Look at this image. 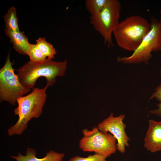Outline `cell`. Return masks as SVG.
<instances>
[{
	"instance_id": "cell-8",
	"label": "cell",
	"mask_w": 161,
	"mask_h": 161,
	"mask_svg": "<svg viewBox=\"0 0 161 161\" xmlns=\"http://www.w3.org/2000/svg\"><path fill=\"white\" fill-rule=\"evenodd\" d=\"M125 117L124 114L114 117L112 113L97 126L101 131L108 132L113 135L117 141V150L121 153H124L126 147L129 146L130 141L125 131L126 126L123 122Z\"/></svg>"
},
{
	"instance_id": "cell-11",
	"label": "cell",
	"mask_w": 161,
	"mask_h": 161,
	"mask_svg": "<svg viewBox=\"0 0 161 161\" xmlns=\"http://www.w3.org/2000/svg\"><path fill=\"white\" fill-rule=\"evenodd\" d=\"M4 31L5 35L10 38L14 49L20 54L27 55L30 44L24 32L12 31L6 29Z\"/></svg>"
},
{
	"instance_id": "cell-12",
	"label": "cell",
	"mask_w": 161,
	"mask_h": 161,
	"mask_svg": "<svg viewBox=\"0 0 161 161\" xmlns=\"http://www.w3.org/2000/svg\"><path fill=\"white\" fill-rule=\"evenodd\" d=\"M6 29L12 31H19L16 10L14 6L10 8L4 16Z\"/></svg>"
},
{
	"instance_id": "cell-17",
	"label": "cell",
	"mask_w": 161,
	"mask_h": 161,
	"mask_svg": "<svg viewBox=\"0 0 161 161\" xmlns=\"http://www.w3.org/2000/svg\"><path fill=\"white\" fill-rule=\"evenodd\" d=\"M107 158L105 156L95 153L89 155L86 157L76 156L71 158L68 161H106Z\"/></svg>"
},
{
	"instance_id": "cell-6",
	"label": "cell",
	"mask_w": 161,
	"mask_h": 161,
	"mask_svg": "<svg viewBox=\"0 0 161 161\" xmlns=\"http://www.w3.org/2000/svg\"><path fill=\"white\" fill-rule=\"evenodd\" d=\"M82 132L83 137L78 145L82 151L94 152L107 157L116 152L117 141L111 133L101 131L97 126L91 130L84 129Z\"/></svg>"
},
{
	"instance_id": "cell-3",
	"label": "cell",
	"mask_w": 161,
	"mask_h": 161,
	"mask_svg": "<svg viewBox=\"0 0 161 161\" xmlns=\"http://www.w3.org/2000/svg\"><path fill=\"white\" fill-rule=\"evenodd\" d=\"M150 29V23L145 18L140 16L132 15L119 22L113 34L119 47L133 52Z\"/></svg>"
},
{
	"instance_id": "cell-16",
	"label": "cell",
	"mask_w": 161,
	"mask_h": 161,
	"mask_svg": "<svg viewBox=\"0 0 161 161\" xmlns=\"http://www.w3.org/2000/svg\"><path fill=\"white\" fill-rule=\"evenodd\" d=\"M160 73L161 74V68L160 70ZM154 98H155L160 103L157 105L158 107L157 109L151 110L149 112L157 116L161 117V83L156 88L155 91L150 97L149 100Z\"/></svg>"
},
{
	"instance_id": "cell-7",
	"label": "cell",
	"mask_w": 161,
	"mask_h": 161,
	"mask_svg": "<svg viewBox=\"0 0 161 161\" xmlns=\"http://www.w3.org/2000/svg\"><path fill=\"white\" fill-rule=\"evenodd\" d=\"M10 60L9 53L5 63L0 69V99L12 105H15L17 99L30 91L21 83L18 75Z\"/></svg>"
},
{
	"instance_id": "cell-5",
	"label": "cell",
	"mask_w": 161,
	"mask_h": 161,
	"mask_svg": "<svg viewBox=\"0 0 161 161\" xmlns=\"http://www.w3.org/2000/svg\"><path fill=\"white\" fill-rule=\"evenodd\" d=\"M121 9L119 0H110L100 12L90 16V24L102 37L105 45L108 48L114 46L112 35L119 23Z\"/></svg>"
},
{
	"instance_id": "cell-1",
	"label": "cell",
	"mask_w": 161,
	"mask_h": 161,
	"mask_svg": "<svg viewBox=\"0 0 161 161\" xmlns=\"http://www.w3.org/2000/svg\"><path fill=\"white\" fill-rule=\"evenodd\" d=\"M47 85L42 89L35 88L31 92L18 98V106L14 110L18 117L16 123L8 130L9 136L20 135L27 128L28 122L32 118L40 117L46 101Z\"/></svg>"
},
{
	"instance_id": "cell-14",
	"label": "cell",
	"mask_w": 161,
	"mask_h": 161,
	"mask_svg": "<svg viewBox=\"0 0 161 161\" xmlns=\"http://www.w3.org/2000/svg\"><path fill=\"white\" fill-rule=\"evenodd\" d=\"M110 0H86L85 8L91 15L100 12L107 4Z\"/></svg>"
},
{
	"instance_id": "cell-9",
	"label": "cell",
	"mask_w": 161,
	"mask_h": 161,
	"mask_svg": "<svg viewBox=\"0 0 161 161\" xmlns=\"http://www.w3.org/2000/svg\"><path fill=\"white\" fill-rule=\"evenodd\" d=\"M144 141L145 147L151 152L161 150V121L149 120Z\"/></svg>"
},
{
	"instance_id": "cell-13",
	"label": "cell",
	"mask_w": 161,
	"mask_h": 161,
	"mask_svg": "<svg viewBox=\"0 0 161 161\" xmlns=\"http://www.w3.org/2000/svg\"><path fill=\"white\" fill-rule=\"evenodd\" d=\"M37 47L47 59L52 60L55 58L57 51L53 46L46 41L44 38H40L36 40Z\"/></svg>"
},
{
	"instance_id": "cell-10",
	"label": "cell",
	"mask_w": 161,
	"mask_h": 161,
	"mask_svg": "<svg viewBox=\"0 0 161 161\" xmlns=\"http://www.w3.org/2000/svg\"><path fill=\"white\" fill-rule=\"evenodd\" d=\"M36 154L35 149L27 148L25 155H22L19 152L17 156L10 157L16 161H62L65 156L63 153H58L52 150L47 152L46 156L42 158L37 157Z\"/></svg>"
},
{
	"instance_id": "cell-15",
	"label": "cell",
	"mask_w": 161,
	"mask_h": 161,
	"mask_svg": "<svg viewBox=\"0 0 161 161\" xmlns=\"http://www.w3.org/2000/svg\"><path fill=\"white\" fill-rule=\"evenodd\" d=\"M30 58V61L34 63H38L44 62L47 59L36 44H30L27 54Z\"/></svg>"
},
{
	"instance_id": "cell-4",
	"label": "cell",
	"mask_w": 161,
	"mask_h": 161,
	"mask_svg": "<svg viewBox=\"0 0 161 161\" xmlns=\"http://www.w3.org/2000/svg\"><path fill=\"white\" fill-rule=\"evenodd\" d=\"M150 29L138 47L131 55L118 57L117 61L125 64L144 63L148 65L152 57V52L161 50V18L151 19Z\"/></svg>"
},
{
	"instance_id": "cell-2",
	"label": "cell",
	"mask_w": 161,
	"mask_h": 161,
	"mask_svg": "<svg viewBox=\"0 0 161 161\" xmlns=\"http://www.w3.org/2000/svg\"><path fill=\"white\" fill-rule=\"evenodd\" d=\"M67 61L56 62L47 59L38 63L30 61L17 70V75L22 85L25 88L33 89L37 80L44 77L47 85L52 86L56 81V78L64 76L67 68Z\"/></svg>"
}]
</instances>
